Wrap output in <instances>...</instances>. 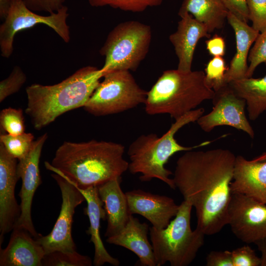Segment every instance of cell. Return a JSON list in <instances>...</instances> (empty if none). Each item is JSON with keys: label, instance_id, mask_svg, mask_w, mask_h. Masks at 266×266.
Segmentation results:
<instances>
[{"label": "cell", "instance_id": "obj_1", "mask_svg": "<svg viewBox=\"0 0 266 266\" xmlns=\"http://www.w3.org/2000/svg\"><path fill=\"white\" fill-rule=\"evenodd\" d=\"M236 157L222 148L190 150L176 162L175 188L195 208L197 228L205 235L217 233L228 224Z\"/></svg>", "mask_w": 266, "mask_h": 266}, {"label": "cell", "instance_id": "obj_2", "mask_svg": "<svg viewBox=\"0 0 266 266\" xmlns=\"http://www.w3.org/2000/svg\"><path fill=\"white\" fill-rule=\"evenodd\" d=\"M121 143L91 140L76 143L65 141L57 149L46 168L58 174L79 188L98 186L128 170Z\"/></svg>", "mask_w": 266, "mask_h": 266}, {"label": "cell", "instance_id": "obj_3", "mask_svg": "<svg viewBox=\"0 0 266 266\" xmlns=\"http://www.w3.org/2000/svg\"><path fill=\"white\" fill-rule=\"evenodd\" d=\"M104 74L101 68L88 66L58 84L27 87L25 112L33 128L41 130L63 114L84 107Z\"/></svg>", "mask_w": 266, "mask_h": 266}, {"label": "cell", "instance_id": "obj_4", "mask_svg": "<svg viewBox=\"0 0 266 266\" xmlns=\"http://www.w3.org/2000/svg\"><path fill=\"white\" fill-rule=\"evenodd\" d=\"M203 108L195 109L187 113L172 124L168 130L162 136L151 133L142 134L130 145L128 155L130 162L128 170L132 174L140 173L142 182L158 179L175 189L172 172L165 167L169 158L177 152L188 151L194 148L209 144L205 141L193 147L183 146L174 138L175 133L183 127L197 121L203 114Z\"/></svg>", "mask_w": 266, "mask_h": 266}, {"label": "cell", "instance_id": "obj_5", "mask_svg": "<svg viewBox=\"0 0 266 266\" xmlns=\"http://www.w3.org/2000/svg\"><path fill=\"white\" fill-rule=\"evenodd\" d=\"M214 94L205 83L203 71L166 70L147 92L145 111L150 115L167 114L175 120L212 100Z\"/></svg>", "mask_w": 266, "mask_h": 266}, {"label": "cell", "instance_id": "obj_6", "mask_svg": "<svg viewBox=\"0 0 266 266\" xmlns=\"http://www.w3.org/2000/svg\"><path fill=\"white\" fill-rule=\"evenodd\" d=\"M192 204L184 200L178 211L165 229L150 228V240L156 266L168 262L171 266H187L203 245L205 234L191 228Z\"/></svg>", "mask_w": 266, "mask_h": 266}, {"label": "cell", "instance_id": "obj_7", "mask_svg": "<svg viewBox=\"0 0 266 266\" xmlns=\"http://www.w3.org/2000/svg\"><path fill=\"white\" fill-rule=\"evenodd\" d=\"M152 39L150 26L137 21H127L116 26L108 33L100 50L105 57L101 69L135 71L145 59Z\"/></svg>", "mask_w": 266, "mask_h": 266}, {"label": "cell", "instance_id": "obj_8", "mask_svg": "<svg viewBox=\"0 0 266 266\" xmlns=\"http://www.w3.org/2000/svg\"><path fill=\"white\" fill-rule=\"evenodd\" d=\"M103 78L83 107L89 113L106 116L144 104L147 92L138 85L130 71H110Z\"/></svg>", "mask_w": 266, "mask_h": 266}, {"label": "cell", "instance_id": "obj_9", "mask_svg": "<svg viewBox=\"0 0 266 266\" xmlns=\"http://www.w3.org/2000/svg\"><path fill=\"white\" fill-rule=\"evenodd\" d=\"M68 8L64 5L47 16L38 15L30 10L22 0H14L6 18L0 26L1 55L8 58L13 51L15 34L20 31L43 24L52 29L65 41H70L69 28L66 23Z\"/></svg>", "mask_w": 266, "mask_h": 266}, {"label": "cell", "instance_id": "obj_10", "mask_svg": "<svg viewBox=\"0 0 266 266\" xmlns=\"http://www.w3.org/2000/svg\"><path fill=\"white\" fill-rule=\"evenodd\" d=\"M51 175L61 192V210L51 232L45 236L40 234L36 239L45 254L56 251L73 252L76 248L71 234L73 215L75 208L85 200L78 189L64 177L56 173Z\"/></svg>", "mask_w": 266, "mask_h": 266}, {"label": "cell", "instance_id": "obj_11", "mask_svg": "<svg viewBox=\"0 0 266 266\" xmlns=\"http://www.w3.org/2000/svg\"><path fill=\"white\" fill-rule=\"evenodd\" d=\"M235 236L247 244L266 239V204L238 193H232L228 224Z\"/></svg>", "mask_w": 266, "mask_h": 266}, {"label": "cell", "instance_id": "obj_12", "mask_svg": "<svg viewBox=\"0 0 266 266\" xmlns=\"http://www.w3.org/2000/svg\"><path fill=\"white\" fill-rule=\"evenodd\" d=\"M214 92L212 110L197 121L200 128L208 133L216 127L229 126L254 138V130L245 115V100L235 94L229 83Z\"/></svg>", "mask_w": 266, "mask_h": 266}, {"label": "cell", "instance_id": "obj_13", "mask_svg": "<svg viewBox=\"0 0 266 266\" xmlns=\"http://www.w3.org/2000/svg\"><path fill=\"white\" fill-rule=\"evenodd\" d=\"M47 137V133H45L34 140L28 155L18 161L17 164L18 175L22 179L19 194L21 214L15 227L24 228L35 238L40 234L34 227L31 209L34 193L42 183L39 164L42 148Z\"/></svg>", "mask_w": 266, "mask_h": 266}, {"label": "cell", "instance_id": "obj_14", "mask_svg": "<svg viewBox=\"0 0 266 266\" xmlns=\"http://www.w3.org/2000/svg\"><path fill=\"white\" fill-rule=\"evenodd\" d=\"M17 160L11 156L0 143V240L12 231L21 214L20 205L15 196V189L20 179Z\"/></svg>", "mask_w": 266, "mask_h": 266}, {"label": "cell", "instance_id": "obj_15", "mask_svg": "<svg viewBox=\"0 0 266 266\" xmlns=\"http://www.w3.org/2000/svg\"><path fill=\"white\" fill-rule=\"evenodd\" d=\"M132 214H139L157 230L166 228L177 214L179 205L169 197L154 194L140 189L125 193Z\"/></svg>", "mask_w": 266, "mask_h": 266}, {"label": "cell", "instance_id": "obj_16", "mask_svg": "<svg viewBox=\"0 0 266 266\" xmlns=\"http://www.w3.org/2000/svg\"><path fill=\"white\" fill-rule=\"evenodd\" d=\"M7 246L0 248V266H42V245L28 231L15 227Z\"/></svg>", "mask_w": 266, "mask_h": 266}, {"label": "cell", "instance_id": "obj_17", "mask_svg": "<svg viewBox=\"0 0 266 266\" xmlns=\"http://www.w3.org/2000/svg\"><path fill=\"white\" fill-rule=\"evenodd\" d=\"M177 30L171 33L169 39L174 47L178 64L177 69L183 72L192 70L194 54L198 41L210 37L207 27L188 13L179 16Z\"/></svg>", "mask_w": 266, "mask_h": 266}, {"label": "cell", "instance_id": "obj_18", "mask_svg": "<svg viewBox=\"0 0 266 266\" xmlns=\"http://www.w3.org/2000/svg\"><path fill=\"white\" fill-rule=\"evenodd\" d=\"M76 187L83 195L87 204L84 211L88 217L90 224L86 233L91 235L90 242L93 243L95 248L93 264L95 266H101L106 263L114 266H119V261L107 252L100 237L101 220H106V214L103 203L99 196L97 186L86 188Z\"/></svg>", "mask_w": 266, "mask_h": 266}, {"label": "cell", "instance_id": "obj_19", "mask_svg": "<svg viewBox=\"0 0 266 266\" xmlns=\"http://www.w3.org/2000/svg\"><path fill=\"white\" fill-rule=\"evenodd\" d=\"M231 189L266 204V161L237 156Z\"/></svg>", "mask_w": 266, "mask_h": 266}, {"label": "cell", "instance_id": "obj_20", "mask_svg": "<svg viewBox=\"0 0 266 266\" xmlns=\"http://www.w3.org/2000/svg\"><path fill=\"white\" fill-rule=\"evenodd\" d=\"M121 178H116L97 186L103 203L107 226V237L116 234L127 225L133 215L130 211L126 194L120 186Z\"/></svg>", "mask_w": 266, "mask_h": 266}, {"label": "cell", "instance_id": "obj_21", "mask_svg": "<svg viewBox=\"0 0 266 266\" xmlns=\"http://www.w3.org/2000/svg\"><path fill=\"white\" fill-rule=\"evenodd\" d=\"M149 227L133 215L125 227L118 233L107 237L111 244L124 247L134 253L143 266H156L153 247L148 238Z\"/></svg>", "mask_w": 266, "mask_h": 266}, {"label": "cell", "instance_id": "obj_22", "mask_svg": "<svg viewBox=\"0 0 266 266\" xmlns=\"http://www.w3.org/2000/svg\"><path fill=\"white\" fill-rule=\"evenodd\" d=\"M227 21L234 32L236 52L225 74V84L246 77L248 58L251 47L260 33L230 12H228Z\"/></svg>", "mask_w": 266, "mask_h": 266}, {"label": "cell", "instance_id": "obj_23", "mask_svg": "<svg viewBox=\"0 0 266 266\" xmlns=\"http://www.w3.org/2000/svg\"><path fill=\"white\" fill-rule=\"evenodd\" d=\"M229 11L221 0H184L179 16L188 13L204 24L210 33L223 28Z\"/></svg>", "mask_w": 266, "mask_h": 266}, {"label": "cell", "instance_id": "obj_24", "mask_svg": "<svg viewBox=\"0 0 266 266\" xmlns=\"http://www.w3.org/2000/svg\"><path fill=\"white\" fill-rule=\"evenodd\" d=\"M229 84L235 94L245 100L251 120H255L266 111V75L258 78L245 77Z\"/></svg>", "mask_w": 266, "mask_h": 266}, {"label": "cell", "instance_id": "obj_25", "mask_svg": "<svg viewBox=\"0 0 266 266\" xmlns=\"http://www.w3.org/2000/svg\"><path fill=\"white\" fill-rule=\"evenodd\" d=\"M34 141L33 135L30 133L18 135L2 133L0 135V143L11 156L18 161L28 155Z\"/></svg>", "mask_w": 266, "mask_h": 266}, {"label": "cell", "instance_id": "obj_26", "mask_svg": "<svg viewBox=\"0 0 266 266\" xmlns=\"http://www.w3.org/2000/svg\"><path fill=\"white\" fill-rule=\"evenodd\" d=\"M42 266H91L92 261L88 256L76 251L64 252L56 251L46 254L42 261Z\"/></svg>", "mask_w": 266, "mask_h": 266}, {"label": "cell", "instance_id": "obj_27", "mask_svg": "<svg viewBox=\"0 0 266 266\" xmlns=\"http://www.w3.org/2000/svg\"><path fill=\"white\" fill-rule=\"evenodd\" d=\"M164 0H88L93 7L109 6L125 11L140 12L148 7L160 5Z\"/></svg>", "mask_w": 266, "mask_h": 266}, {"label": "cell", "instance_id": "obj_28", "mask_svg": "<svg viewBox=\"0 0 266 266\" xmlns=\"http://www.w3.org/2000/svg\"><path fill=\"white\" fill-rule=\"evenodd\" d=\"M0 126L3 133L18 135L25 133L23 110L10 107L2 109L0 113Z\"/></svg>", "mask_w": 266, "mask_h": 266}, {"label": "cell", "instance_id": "obj_29", "mask_svg": "<svg viewBox=\"0 0 266 266\" xmlns=\"http://www.w3.org/2000/svg\"><path fill=\"white\" fill-rule=\"evenodd\" d=\"M228 68L223 57H214L209 60L204 69L207 86L216 91L225 85L224 76Z\"/></svg>", "mask_w": 266, "mask_h": 266}, {"label": "cell", "instance_id": "obj_30", "mask_svg": "<svg viewBox=\"0 0 266 266\" xmlns=\"http://www.w3.org/2000/svg\"><path fill=\"white\" fill-rule=\"evenodd\" d=\"M249 62L246 77H251L257 66L262 63L266 65V31L260 33L250 49Z\"/></svg>", "mask_w": 266, "mask_h": 266}, {"label": "cell", "instance_id": "obj_31", "mask_svg": "<svg viewBox=\"0 0 266 266\" xmlns=\"http://www.w3.org/2000/svg\"><path fill=\"white\" fill-rule=\"evenodd\" d=\"M27 77L23 70L15 66L8 77L0 82V102L17 92L26 82Z\"/></svg>", "mask_w": 266, "mask_h": 266}, {"label": "cell", "instance_id": "obj_32", "mask_svg": "<svg viewBox=\"0 0 266 266\" xmlns=\"http://www.w3.org/2000/svg\"><path fill=\"white\" fill-rule=\"evenodd\" d=\"M249 20L259 33L266 31V0H246Z\"/></svg>", "mask_w": 266, "mask_h": 266}, {"label": "cell", "instance_id": "obj_33", "mask_svg": "<svg viewBox=\"0 0 266 266\" xmlns=\"http://www.w3.org/2000/svg\"><path fill=\"white\" fill-rule=\"evenodd\" d=\"M233 266H261V257L249 245H244L232 251Z\"/></svg>", "mask_w": 266, "mask_h": 266}, {"label": "cell", "instance_id": "obj_34", "mask_svg": "<svg viewBox=\"0 0 266 266\" xmlns=\"http://www.w3.org/2000/svg\"><path fill=\"white\" fill-rule=\"evenodd\" d=\"M30 10L54 13L64 6L65 0H22Z\"/></svg>", "mask_w": 266, "mask_h": 266}, {"label": "cell", "instance_id": "obj_35", "mask_svg": "<svg viewBox=\"0 0 266 266\" xmlns=\"http://www.w3.org/2000/svg\"><path fill=\"white\" fill-rule=\"evenodd\" d=\"M206 266H233L232 251H212L206 258Z\"/></svg>", "mask_w": 266, "mask_h": 266}, {"label": "cell", "instance_id": "obj_36", "mask_svg": "<svg viewBox=\"0 0 266 266\" xmlns=\"http://www.w3.org/2000/svg\"><path fill=\"white\" fill-rule=\"evenodd\" d=\"M229 12L242 21L248 23L249 14L246 0H221Z\"/></svg>", "mask_w": 266, "mask_h": 266}, {"label": "cell", "instance_id": "obj_37", "mask_svg": "<svg viewBox=\"0 0 266 266\" xmlns=\"http://www.w3.org/2000/svg\"><path fill=\"white\" fill-rule=\"evenodd\" d=\"M206 49L214 57H223L225 54L226 44L224 39L217 34L205 42Z\"/></svg>", "mask_w": 266, "mask_h": 266}, {"label": "cell", "instance_id": "obj_38", "mask_svg": "<svg viewBox=\"0 0 266 266\" xmlns=\"http://www.w3.org/2000/svg\"><path fill=\"white\" fill-rule=\"evenodd\" d=\"M14 0H0V18L4 20L7 16Z\"/></svg>", "mask_w": 266, "mask_h": 266}, {"label": "cell", "instance_id": "obj_39", "mask_svg": "<svg viewBox=\"0 0 266 266\" xmlns=\"http://www.w3.org/2000/svg\"><path fill=\"white\" fill-rule=\"evenodd\" d=\"M255 244L261 253V266H266V239L259 241Z\"/></svg>", "mask_w": 266, "mask_h": 266}, {"label": "cell", "instance_id": "obj_40", "mask_svg": "<svg viewBox=\"0 0 266 266\" xmlns=\"http://www.w3.org/2000/svg\"><path fill=\"white\" fill-rule=\"evenodd\" d=\"M252 160L255 161H266V152L263 153L259 156L254 158Z\"/></svg>", "mask_w": 266, "mask_h": 266}]
</instances>
